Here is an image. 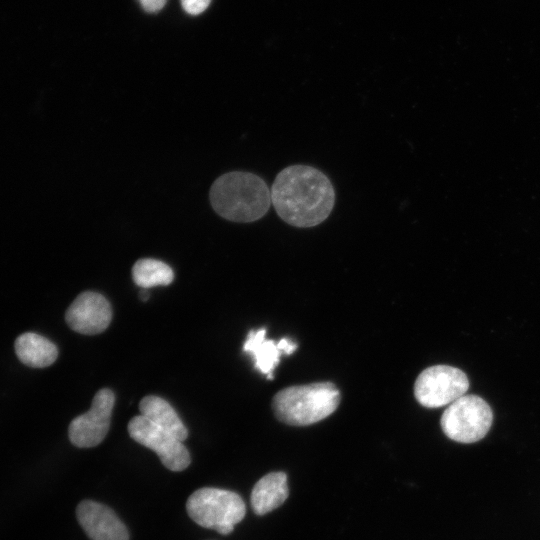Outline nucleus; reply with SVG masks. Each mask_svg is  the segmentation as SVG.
I'll use <instances>...</instances> for the list:
<instances>
[{
	"mask_svg": "<svg viewBox=\"0 0 540 540\" xmlns=\"http://www.w3.org/2000/svg\"><path fill=\"white\" fill-rule=\"evenodd\" d=\"M270 193L278 216L297 228L321 224L335 204V190L330 179L309 165L295 164L281 170Z\"/></svg>",
	"mask_w": 540,
	"mask_h": 540,
	"instance_id": "nucleus-1",
	"label": "nucleus"
},
{
	"mask_svg": "<svg viewBox=\"0 0 540 540\" xmlns=\"http://www.w3.org/2000/svg\"><path fill=\"white\" fill-rule=\"evenodd\" d=\"M210 202L222 218L239 223L261 219L271 205L266 182L251 172L232 171L221 175L211 186Z\"/></svg>",
	"mask_w": 540,
	"mask_h": 540,
	"instance_id": "nucleus-2",
	"label": "nucleus"
},
{
	"mask_svg": "<svg viewBox=\"0 0 540 540\" xmlns=\"http://www.w3.org/2000/svg\"><path fill=\"white\" fill-rule=\"evenodd\" d=\"M340 392L332 382L290 386L272 400L275 416L292 426H306L330 416L338 407Z\"/></svg>",
	"mask_w": 540,
	"mask_h": 540,
	"instance_id": "nucleus-3",
	"label": "nucleus"
},
{
	"mask_svg": "<svg viewBox=\"0 0 540 540\" xmlns=\"http://www.w3.org/2000/svg\"><path fill=\"white\" fill-rule=\"evenodd\" d=\"M186 510L196 524L223 535L230 534L246 514L245 503L237 493L212 487L193 492Z\"/></svg>",
	"mask_w": 540,
	"mask_h": 540,
	"instance_id": "nucleus-4",
	"label": "nucleus"
},
{
	"mask_svg": "<svg viewBox=\"0 0 540 540\" xmlns=\"http://www.w3.org/2000/svg\"><path fill=\"white\" fill-rule=\"evenodd\" d=\"M493 420L490 406L479 396L463 395L452 402L441 416V428L450 439L473 443L489 431Z\"/></svg>",
	"mask_w": 540,
	"mask_h": 540,
	"instance_id": "nucleus-5",
	"label": "nucleus"
},
{
	"mask_svg": "<svg viewBox=\"0 0 540 540\" xmlns=\"http://www.w3.org/2000/svg\"><path fill=\"white\" fill-rule=\"evenodd\" d=\"M469 387L466 374L455 367L435 365L423 370L414 384L418 403L427 408L451 404L465 395Z\"/></svg>",
	"mask_w": 540,
	"mask_h": 540,
	"instance_id": "nucleus-6",
	"label": "nucleus"
},
{
	"mask_svg": "<svg viewBox=\"0 0 540 540\" xmlns=\"http://www.w3.org/2000/svg\"><path fill=\"white\" fill-rule=\"evenodd\" d=\"M128 432L133 440L153 450L169 470L178 472L189 466L190 454L182 441L142 415L135 416L129 421Z\"/></svg>",
	"mask_w": 540,
	"mask_h": 540,
	"instance_id": "nucleus-7",
	"label": "nucleus"
},
{
	"mask_svg": "<svg viewBox=\"0 0 540 540\" xmlns=\"http://www.w3.org/2000/svg\"><path fill=\"white\" fill-rule=\"evenodd\" d=\"M114 403L115 395L110 389L99 390L90 409L71 421L68 428L71 443L79 448L100 444L108 433Z\"/></svg>",
	"mask_w": 540,
	"mask_h": 540,
	"instance_id": "nucleus-8",
	"label": "nucleus"
},
{
	"mask_svg": "<svg viewBox=\"0 0 540 540\" xmlns=\"http://www.w3.org/2000/svg\"><path fill=\"white\" fill-rule=\"evenodd\" d=\"M112 319V309L101 294L85 291L79 294L65 313L68 326L84 335H95L107 329Z\"/></svg>",
	"mask_w": 540,
	"mask_h": 540,
	"instance_id": "nucleus-9",
	"label": "nucleus"
},
{
	"mask_svg": "<svg viewBox=\"0 0 540 540\" xmlns=\"http://www.w3.org/2000/svg\"><path fill=\"white\" fill-rule=\"evenodd\" d=\"M76 514L91 540H129L124 523L111 508L101 503L84 500L79 503Z\"/></svg>",
	"mask_w": 540,
	"mask_h": 540,
	"instance_id": "nucleus-10",
	"label": "nucleus"
},
{
	"mask_svg": "<svg viewBox=\"0 0 540 540\" xmlns=\"http://www.w3.org/2000/svg\"><path fill=\"white\" fill-rule=\"evenodd\" d=\"M287 475L284 472H271L260 478L251 492V506L256 515H265L288 498Z\"/></svg>",
	"mask_w": 540,
	"mask_h": 540,
	"instance_id": "nucleus-11",
	"label": "nucleus"
},
{
	"mask_svg": "<svg viewBox=\"0 0 540 540\" xmlns=\"http://www.w3.org/2000/svg\"><path fill=\"white\" fill-rule=\"evenodd\" d=\"M14 347L18 359L33 368L50 366L58 356V349L54 343L33 332H26L17 337Z\"/></svg>",
	"mask_w": 540,
	"mask_h": 540,
	"instance_id": "nucleus-12",
	"label": "nucleus"
},
{
	"mask_svg": "<svg viewBox=\"0 0 540 540\" xmlns=\"http://www.w3.org/2000/svg\"><path fill=\"white\" fill-rule=\"evenodd\" d=\"M139 409L143 417L154 425L175 436L180 441L188 437V430L173 407L158 396L149 395L144 397Z\"/></svg>",
	"mask_w": 540,
	"mask_h": 540,
	"instance_id": "nucleus-13",
	"label": "nucleus"
},
{
	"mask_svg": "<svg viewBox=\"0 0 540 540\" xmlns=\"http://www.w3.org/2000/svg\"><path fill=\"white\" fill-rule=\"evenodd\" d=\"M266 329L251 330L243 345V351L250 353L254 360V367L266 374L268 379L273 378L272 371L278 365L282 350L278 342L266 339Z\"/></svg>",
	"mask_w": 540,
	"mask_h": 540,
	"instance_id": "nucleus-14",
	"label": "nucleus"
},
{
	"mask_svg": "<svg viewBox=\"0 0 540 540\" xmlns=\"http://www.w3.org/2000/svg\"><path fill=\"white\" fill-rule=\"evenodd\" d=\"M132 278L137 286L147 289L159 285H169L174 280V272L163 261L143 258L134 264Z\"/></svg>",
	"mask_w": 540,
	"mask_h": 540,
	"instance_id": "nucleus-15",
	"label": "nucleus"
},
{
	"mask_svg": "<svg viewBox=\"0 0 540 540\" xmlns=\"http://www.w3.org/2000/svg\"><path fill=\"white\" fill-rule=\"evenodd\" d=\"M183 9L191 15H198L204 12L211 0H180Z\"/></svg>",
	"mask_w": 540,
	"mask_h": 540,
	"instance_id": "nucleus-16",
	"label": "nucleus"
},
{
	"mask_svg": "<svg viewBox=\"0 0 540 540\" xmlns=\"http://www.w3.org/2000/svg\"><path fill=\"white\" fill-rule=\"evenodd\" d=\"M167 0H139L143 9L147 12H158L166 4Z\"/></svg>",
	"mask_w": 540,
	"mask_h": 540,
	"instance_id": "nucleus-17",
	"label": "nucleus"
},
{
	"mask_svg": "<svg viewBox=\"0 0 540 540\" xmlns=\"http://www.w3.org/2000/svg\"><path fill=\"white\" fill-rule=\"evenodd\" d=\"M140 297H141L142 300L145 301V300H147L149 298V294L146 291H142L140 293Z\"/></svg>",
	"mask_w": 540,
	"mask_h": 540,
	"instance_id": "nucleus-18",
	"label": "nucleus"
}]
</instances>
